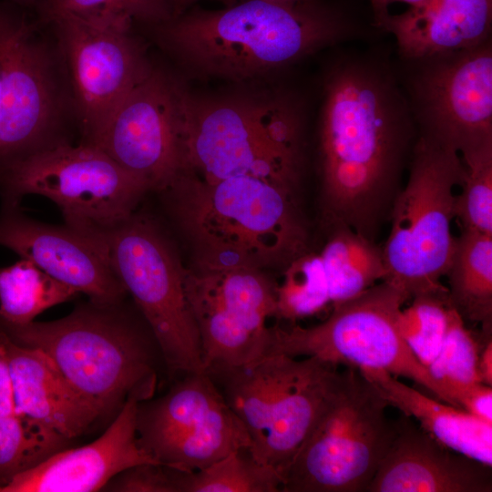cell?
Segmentation results:
<instances>
[{
  "instance_id": "1",
  "label": "cell",
  "mask_w": 492,
  "mask_h": 492,
  "mask_svg": "<svg viewBox=\"0 0 492 492\" xmlns=\"http://www.w3.org/2000/svg\"><path fill=\"white\" fill-rule=\"evenodd\" d=\"M413 118L385 66L361 56L333 68L324 84L319 158L323 211L334 227L369 238L396 181Z\"/></svg>"
},
{
  "instance_id": "2",
  "label": "cell",
  "mask_w": 492,
  "mask_h": 492,
  "mask_svg": "<svg viewBox=\"0 0 492 492\" xmlns=\"http://www.w3.org/2000/svg\"><path fill=\"white\" fill-rule=\"evenodd\" d=\"M159 26L167 46L188 67L232 80L253 78L359 33L342 10L316 0H244L178 14Z\"/></svg>"
},
{
  "instance_id": "3",
  "label": "cell",
  "mask_w": 492,
  "mask_h": 492,
  "mask_svg": "<svg viewBox=\"0 0 492 492\" xmlns=\"http://www.w3.org/2000/svg\"><path fill=\"white\" fill-rule=\"evenodd\" d=\"M166 190L192 267L285 268L307 251L296 191L251 176L205 182L186 174Z\"/></svg>"
},
{
  "instance_id": "4",
  "label": "cell",
  "mask_w": 492,
  "mask_h": 492,
  "mask_svg": "<svg viewBox=\"0 0 492 492\" xmlns=\"http://www.w3.org/2000/svg\"><path fill=\"white\" fill-rule=\"evenodd\" d=\"M282 94L196 97L182 88V173L205 182L251 176L296 191L303 161V118Z\"/></svg>"
},
{
  "instance_id": "5",
  "label": "cell",
  "mask_w": 492,
  "mask_h": 492,
  "mask_svg": "<svg viewBox=\"0 0 492 492\" xmlns=\"http://www.w3.org/2000/svg\"><path fill=\"white\" fill-rule=\"evenodd\" d=\"M118 304L91 302L56 321L1 323L13 341L50 357L105 415L131 398L149 400L157 386L158 344L118 310Z\"/></svg>"
},
{
  "instance_id": "6",
  "label": "cell",
  "mask_w": 492,
  "mask_h": 492,
  "mask_svg": "<svg viewBox=\"0 0 492 492\" xmlns=\"http://www.w3.org/2000/svg\"><path fill=\"white\" fill-rule=\"evenodd\" d=\"M203 372L246 428L253 456L282 478L345 374L318 358L283 354Z\"/></svg>"
},
{
  "instance_id": "7",
  "label": "cell",
  "mask_w": 492,
  "mask_h": 492,
  "mask_svg": "<svg viewBox=\"0 0 492 492\" xmlns=\"http://www.w3.org/2000/svg\"><path fill=\"white\" fill-rule=\"evenodd\" d=\"M77 231L134 299L169 371L203 372L199 332L185 292L186 269L159 227L132 213L108 227Z\"/></svg>"
},
{
  "instance_id": "8",
  "label": "cell",
  "mask_w": 492,
  "mask_h": 492,
  "mask_svg": "<svg viewBox=\"0 0 492 492\" xmlns=\"http://www.w3.org/2000/svg\"><path fill=\"white\" fill-rule=\"evenodd\" d=\"M464 166L458 152L423 134L414 150L410 175L396 197L392 225L382 249L384 281L409 300L418 294L448 292L441 283L452 258L451 231Z\"/></svg>"
},
{
  "instance_id": "9",
  "label": "cell",
  "mask_w": 492,
  "mask_h": 492,
  "mask_svg": "<svg viewBox=\"0 0 492 492\" xmlns=\"http://www.w3.org/2000/svg\"><path fill=\"white\" fill-rule=\"evenodd\" d=\"M408 296L382 281L359 295L333 305L322 323L269 327L265 354L315 357L357 370H381L405 377L435 398L446 397L428 369L413 354L400 331V314Z\"/></svg>"
},
{
  "instance_id": "10",
  "label": "cell",
  "mask_w": 492,
  "mask_h": 492,
  "mask_svg": "<svg viewBox=\"0 0 492 492\" xmlns=\"http://www.w3.org/2000/svg\"><path fill=\"white\" fill-rule=\"evenodd\" d=\"M388 404L354 368L296 452L282 492H365L395 433Z\"/></svg>"
},
{
  "instance_id": "11",
  "label": "cell",
  "mask_w": 492,
  "mask_h": 492,
  "mask_svg": "<svg viewBox=\"0 0 492 492\" xmlns=\"http://www.w3.org/2000/svg\"><path fill=\"white\" fill-rule=\"evenodd\" d=\"M0 186L6 207L25 195L48 198L74 229L114 225L134 213L150 190L99 149L83 143L54 142L0 163Z\"/></svg>"
},
{
  "instance_id": "12",
  "label": "cell",
  "mask_w": 492,
  "mask_h": 492,
  "mask_svg": "<svg viewBox=\"0 0 492 492\" xmlns=\"http://www.w3.org/2000/svg\"><path fill=\"white\" fill-rule=\"evenodd\" d=\"M170 391L138 410L139 444L159 464L182 471L203 468L251 447L241 421L205 372L182 375Z\"/></svg>"
},
{
  "instance_id": "13",
  "label": "cell",
  "mask_w": 492,
  "mask_h": 492,
  "mask_svg": "<svg viewBox=\"0 0 492 492\" xmlns=\"http://www.w3.org/2000/svg\"><path fill=\"white\" fill-rule=\"evenodd\" d=\"M276 286L261 270L185 271V292L199 332L203 371L234 366L265 354Z\"/></svg>"
},
{
  "instance_id": "14",
  "label": "cell",
  "mask_w": 492,
  "mask_h": 492,
  "mask_svg": "<svg viewBox=\"0 0 492 492\" xmlns=\"http://www.w3.org/2000/svg\"><path fill=\"white\" fill-rule=\"evenodd\" d=\"M409 102L425 135L463 149L492 139V46L412 60Z\"/></svg>"
},
{
  "instance_id": "15",
  "label": "cell",
  "mask_w": 492,
  "mask_h": 492,
  "mask_svg": "<svg viewBox=\"0 0 492 492\" xmlns=\"http://www.w3.org/2000/svg\"><path fill=\"white\" fill-rule=\"evenodd\" d=\"M181 90L179 84L151 69L90 145L149 190H166L182 173Z\"/></svg>"
},
{
  "instance_id": "16",
  "label": "cell",
  "mask_w": 492,
  "mask_h": 492,
  "mask_svg": "<svg viewBox=\"0 0 492 492\" xmlns=\"http://www.w3.org/2000/svg\"><path fill=\"white\" fill-rule=\"evenodd\" d=\"M49 21L62 40L84 143L90 145L151 67L129 31L95 26L69 15Z\"/></svg>"
},
{
  "instance_id": "17",
  "label": "cell",
  "mask_w": 492,
  "mask_h": 492,
  "mask_svg": "<svg viewBox=\"0 0 492 492\" xmlns=\"http://www.w3.org/2000/svg\"><path fill=\"white\" fill-rule=\"evenodd\" d=\"M50 61L20 15L0 8V163L54 142L58 98Z\"/></svg>"
},
{
  "instance_id": "18",
  "label": "cell",
  "mask_w": 492,
  "mask_h": 492,
  "mask_svg": "<svg viewBox=\"0 0 492 492\" xmlns=\"http://www.w3.org/2000/svg\"><path fill=\"white\" fill-rule=\"evenodd\" d=\"M131 398L107 430L90 444L63 449L15 477L0 492H90L105 487L124 470L158 463L139 444L138 410Z\"/></svg>"
},
{
  "instance_id": "19",
  "label": "cell",
  "mask_w": 492,
  "mask_h": 492,
  "mask_svg": "<svg viewBox=\"0 0 492 492\" xmlns=\"http://www.w3.org/2000/svg\"><path fill=\"white\" fill-rule=\"evenodd\" d=\"M15 208L6 207L0 216V245L87 294L92 302L120 303L125 288L82 232L28 219Z\"/></svg>"
},
{
  "instance_id": "20",
  "label": "cell",
  "mask_w": 492,
  "mask_h": 492,
  "mask_svg": "<svg viewBox=\"0 0 492 492\" xmlns=\"http://www.w3.org/2000/svg\"><path fill=\"white\" fill-rule=\"evenodd\" d=\"M491 467L451 450L403 415L365 492H491Z\"/></svg>"
},
{
  "instance_id": "21",
  "label": "cell",
  "mask_w": 492,
  "mask_h": 492,
  "mask_svg": "<svg viewBox=\"0 0 492 492\" xmlns=\"http://www.w3.org/2000/svg\"><path fill=\"white\" fill-rule=\"evenodd\" d=\"M0 352L10 369L16 413L70 440L103 415L43 351L15 343L4 331L0 332Z\"/></svg>"
},
{
  "instance_id": "22",
  "label": "cell",
  "mask_w": 492,
  "mask_h": 492,
  "mask_svg": "<svg viewBox=\"0 0 492 492\" xmlns=\"http://www.w3.org/2000/svg\"><path fill=\"white\" fill-rule=\"evenodd\" d=\"M491 24L492 0H425L377 26L395 36L403 56L417 60L480 45Z\"/></svg>"
},
{
  "instance_id": "23",
  "label": "cell",
  "mask_w": 492,
  "mask_h": 492,
  "mask_svg": "<svg viewBox=\"0 0 492 492\" xmlns=\"http://www.w3.org/2000/svg\"><path fill=\"white\" fill-rule=\"evenodd\" d=\"M389 406L415 418L451 450L492 466V425L408 386L381 370H358Z\"/></svg>"
},
{
  "instance_id": "24",
  "label": "cell",
  "mask_w": 492,
  "mask_h": 492,
  "mask_svg": "<svg viewBox=\"0 0 492 492\" xmlns=\"http://www.w3.org/2000/svg\"><path fill=\"white\" fill-rule=\"evenodd\" d=\"M334 228L319 252L306 255L313 291L322 308L350 300L385 277L382 250L371 239L347 226Z\"/></svg>"
},
{
  "instance_id": "25",
  "label": "cell",
  "mask_w": 492,
  "mask_h": 492,
  "mask_svg": "<svg viewBox=\"0 0 492 492\" xmlns=\"http://www.w3.org/2000/svg\"><path fill=\"white\" fill-rule=\"evenodd\" d=\"M446 275L450 304L464 320L491 329L492 235L462 229Z\"/></svg>"
},
{
  "instance_id": "26",
  "label": "cell",
  "mask_w": 492,
  "mask_h": 492,
  "mask_svg": "<svg viewBox=\"0 0 492 492\" xmlns=\"http://www.w3.org/2000/svg\"><path fill=\"white\" fill-rule=\"evenodd\" d=\"M78 292L48 275L29 260L0 268V322L24 325L48 308Z\"/></svg>"
},
{
  "instance_id": "27",
  "label": "cell",
  "mask_w": 492,
  "mask_h": 492,
  "mask_svg": "<svg viewBox=\"0 0 492 492\" xmlns=\"http://www.w3.org/2000/svg\"><path fill=\"white\" fill-rule=\"evenodd\" d=\"M178 492H280L282 478L250 447L236 449L195 470L177 469Z\"/></svg>"
},
{
  "instance_id": "28",
  "label": "cell",
  "mask_w": 492,
  "mask_h": 492,
  "mask_svg": "<svg viewBox=\"0 0 492 492\" xmlns=\"http://www.w3.org/2000/svg\"><path fill=\"white\" fill-rule=\"evenodd\" d=\"M69 441L22 414L0 416V487L66 449Z\"/></svg>"
},
{
  "instance_id": "29",
  "label": "cell",
  "mask_w": 492,
  "mask_h": 492,
  "mask_svg": "<svg viewBox=\"0 0 492 492\" xmlns=\"http://www.w3.org/2000/svg\"><path fill=\"white\" fill-rule=\"evenodd\" d=\"M40 9L47 21L69 15L125 31H129L136 21L160 25L177 15L169 0H42Z\"/></svg>"
},
{
  "instance_id": "30",
  "label": "cell",
  "mask_w": 492,
  "mask_h": 492,
  "mask_svg": "<svg viewBox=\"0 0 492 492\" xmlns=\"http://www.w3.org/2000/svg\"><path fill=\"white\" fill-rule=\"evenodd\" d=\"M480 341L466 327L465 320L450 305L446 333L429 374L444 392L446 402L456 406V396L463 389L480 383L477 361Z\"/></svg>"
},
{
  "instance_id": "31",
  "label": "cell",
  "mask_w": 492,
  "mask_h": 492,
  "mask_svg": "<svg viewBox=\"0 0 492 492\" xmlns=\"http://www.w3.org/2000/svg\"><path fill=\"white\" fill-rule=\"evenodd\" d=\"M460 153L464 174L455 217L464 230L492 235V139Z\"/></svg>"
},
{
  "instance_id": "32",
  "label": "cell",
  "mask_w": 492,
  "mask_h": 492,
  "mask_svg": "<svg viewBox=\"0 0 492 492\" xmlns=\"http://www.w3.org/2000/svg\"><path fill=\"white\" fill-rule=\"evenodd\" d=\"M400 314V331L413 354L427 366L440 350L447 325L448 292L412 297Z\"/></svg>"
},
{
  "instance_id": "33",
  "label": "cell",
  "mask_w": 492,
  "mask_h": 492,
  "mask_svg": "<svg viewBox=\"0 0 492 492\" xmlns=\"http://www.w3.org/2000/svg\"><path fill=\"white\" fill-rule=\"evenodd\" d=\"M109 487L124 492H178L177 469L158 463L129 467L114 478Z\"/></svg>"
},
{
  "instance_id": "34",
  "label": "cell",
  "mask_w": 492,
  "mask_h": 492,
  "mask_svg": "<svg viewBox=\"0 0 492 492\" xmlns=\"http://www.w3.org/2000/svg\"><path fill=\"white\" fill-rule=\"evenodd\" d=\"M456 403L457 407L492 425V386L474 384L456 395Z\"/></svg>"
},
{
  "instance_id": "35",
  "label": "cell",
  "mask_w": 492,
  "mask_h": 492,
  "mask_svg": "<svg viewBox=\"0 0 492 492\" xmlns=\"http://www.w3.org/2000/svg\"><path fill=\"white\" fill-rule=\"evenodd\" d=\"M15 414L16 409L10 369L0 352V416Z\"/></svg>"
},
{
  "instance_id": "36",
  "label": "cell",
  "mask_w": 492,
  "mask_h": 492,
  "mask_svg": "<svg viewBox=\"0 0 492 492\" xmlns=\"http://www.w3.org/2000/svg\"><path fill=\"white\" fill-rule=\"evenodd\" d=\"M480 383L492 386V340L491 330H482V339L477 361Z\"/></svg>"
},
{
  "instance_id": "37",
  "label": "cell",
  "mask_w": 492,
  "mask_h": 492,
  "mask_svg": "<svg viewBox=\"0 0 492 492\" xmlns=\"http://www.w3.org/2000/svg\"><path fill=\"white\" fill-rule=\"evenodd\" d=\"M372 5L373 14H374V26H378V24L382 21V19L386 16L388 12V6L392 3L395 2H401L408 4L410 6H415L422 3H424L425 0H369Z\"/></svg>"
},
{
  "instance_id": "38",
  "label": "cell",
  "mask_w": 492,
  "mask_h": 492,
  "mask_svg": "<svg viewBox=\"0 0 492 492\" xmlns=\"http://www.w3.org/2000/svg\"><path fill=\"white\" fill-rule=\"evenodd\" d=\"M196 0H169V2L174 6L177 15L179 14L180 7L185 6L186 5ZM221 1L232 4L235 0H221Z\"/></svg>"
},
{
  "instance_id": "39",
  "label": "cell",
  "mask_w": 492,
  "mask_h": 492,
  "mask_svg": "<svg viewBox=\"0 0 492 492\" xmlns=\"http://www.w3.org/2000/svg\"><path fill=\"white\" fill-rule=\"evenodd\" d=\"M268 2L279 3V4H294L301 0H263Z\"/></svg>"
},
{
  "instance_id": "40",
  "label": "cell",
  "mask_w": 492,
  "mask_h": 492,
  "mask_svg": "<svg viewBox=\"0 0 492 492\" xmlns=\"http://www.w3.org/2000/svg\"><path fill=\"white\" fill-rule=\"evenodd\" d=\"M13 1L22 3V4H31V3H34V2H36V1H39V0H13ZM42 0H40V2Z\"/></svg>"
},
{
  "instance_id": "41",
  "label": "cell",
  "mask_w": 492,
  "mask_h": 492,
  "mask_svg": "<svg viewBox=\"0 0 492 492\" xmlns=\"http://www.w3.org/2000/svg\"><path fill=\"white\" fill-rule=\"evenodd\" d=\"M0 110H1V83H0Z\"/></svg>"
}]
</instances>
